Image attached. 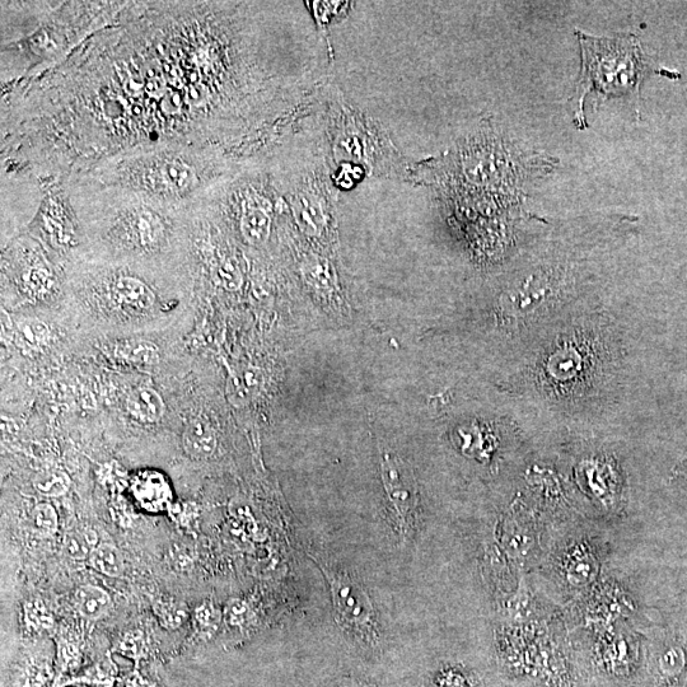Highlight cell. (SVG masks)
<instances>
[{
    "instance_id": "1",
    "label": "cell",
    "mask_w": 687,
    "mask_h": 687,
    "mask_svg": "<svg viewBox=\"0 0 687 687\" xmlns=\"http://www.w3.org/2000/svg\"><path fill=\"white\" fill-rule=\"evenodd\" d=\"M321 118L330 167L340 163L361 166L369 176L409 177L410 167L385 130L354 109L333 87L325 88Z\"/></svg>"
},
{
    "instance_id": "2",
    "label": "cell",
    "mask_w": 687,
    "mask_h": 687,
    "mask_svg": "<svg viewBox=\"0 0 687 687\" xmlns=\"http://www.w3.org/2000/svg\"><path fill=\"white\" fill-rule=\"evenodd\" d=\"M581 45L582 68L577 83L574 124L588 128L584 101L592 93L607 97H628L637 106L639 115L640 86L647 65L644 64L638 37L625 35L604 39L576 32Z\"/></svg>"
},
{
    "instance_id": "3",
    "label": "cell",
    "mask_w": 687,
    "mask_h": 687,
    "mask_svg": "<svg viewBox=\"0 0 687 687\" xmlns=\"http://www.w3.org/2000/svg\"><path fill=\"white\" fill-rule=\"evenodd\" d=\"M330 586L336 616L341 626L366 644L378 640L377 615L368 593L348 574L336 572L311 554Z\"/></svg>"
},
{
    "instance_id": "4",
    "label": "cell",
    "mask_w": 687,
    "mask_h": 687,
    "mask_svg": "<svg viewBox=\"0 0 687 687\" xmlns=\"http://www.w3.org/2000/svg\"><path fill=\"white\" fill-rule=\"evenodd\" d=\"M381 471L395 530L408 539L415 530L418 509V490L413 472L400 457L390 453L382 455Z\"/></svg>"
},
{
    "instance_id": "5",
    "label": "cell",
    "mask_w": 687,
    "mask_h": 687,
    "mask_svg": "<svg viewBox=\"0 0 687 687\" xmlns=\"http://www.w3.org/2000/svg\"><path fill=\"white\" fill-rule=\"evenodd\" d=\"M139 188L152 191L154 195L174 198L189 193V189L199 186V172L189 163V158H149L148 168H144Z\"/></svg>"
},
{
    "instance_id": "6",
    "label": "cell",
    "mask_w": 687,
    "mask_h": 687,
    "mask_svg": "<svg viewBox=\"0 0 687 687\" xmlns=\"http://www.w3.org/2000/svg\"><path fill=\"white\" fill-rule=\"evenodd\" d=\"M182 443L185 452L194 460H208L217 450L216 432L204 419L196 418L186 425Z\"/></svg>"
},
{
    "instance_id": "7",
    "label": "cell",
    "mask_w": 687,
    "mask_h": 687,
    "mask_svg": "<svg viewBox=\"0 0 687 687\" xmlns=\"http://www.w3.org/2000/svg\"><path fill=\"white\" fill-rule=\"evenodd\" d=\"M112 296L119 305L135 311H147L156 301L152 289L142 280L132 277L116 280L112 285Z\"/></svg>"
},
{
    "instance_id": "8",
    "label": "cell",
    "mask_w": 687,
    "mask_h": 687,
    "mask_svg": "<svg viewBox=\"0 0 687 687\" xmlns=\"http://www.w3.org/2000/svg\"><path fill=\"white\" fill-rule=\"evenodd\" d=\"M126 406L135 418L143 422H158L165 414V403L161 395L152 389L133 391L126 401Z\"/></svg>"
},
{
    "instance_id": "9",
    "label": "cell",
    "mask_w": 687,
    "mask_h": 687,
    "mask_svg": "<svg viewBox=\"0 0 687 687\" xmlns=\"http://www.w3.org/2000/svg\"><path fill=\"white\" fill-rule=\"evenodd\" d=\"M79 614L87 620H98L111 609L112 601L109 593L96 586H83L76 595Z\"/></svg>"
},
{
    "instance_id": "10",
    "label": "cell",
    "mask_w": 687,
    "mask_h": 687,
    "mask_svg": "<svg viewBox=\"0 0 687 687\" xmlns=\"http://www.w3.org/2000/svg\"><path fill=\"white\" fill-rule=\"evenodd\" d=\"M90 562L98 573L111 578L123 576L125 570L124 556L110 542H102L90 555Z\"/></svg>"
},
{
    "instance_id": "11",
    "label": "cell",
    "mask_w": 687,
    "mask_h": 687,
    "mask_svg": "<svg viewBox=\"0 0 687 687\" xmlns=\"http://www.w3.org/2000/svg\"><path fill=\"white\" fill-rule=\"evenodd\" d=\"M69 486V476L63 471L46 472L35 480L37 492L50 498L62 497L68 492Z\"/></svg>"
},
{
    "instance_id": "12",
    "label": "cell",
    "mask_w": 687,
    "mask_h": 687,
    "mask_svg": "<svg viewBox=\"0 0 687 687\" xmlns=\"http://www.w3.org/2000/svg\"><path fill=\"white\" fill-rule=\"evenodd\" d=\"M114 674L109 668H104L101 665H96L90 668V670L84 672V674L73 677L68 681L63 682L60 687L65 685H88L95 687H111L114 685Z\"/></svg>"
},
{
    "instance_id": "13",
    "label": "cell",
    "mask_w": 687,
    "mask_h": 687,
    "mask_svg": "<svg viewBox=\"0 0 687 687\" xmlns=\"http://www.w3.org/2000/svg\"><path fill=\"white\" fill-rule=\"evenodd\" d=\"M217 278L222 287L228 291H237L242 284V271L236 259H226L219 264L217 269Z\"/></svg>"
},
{
    "instance_id": "14",
    "label": "cell",
    "mask_w": 687,
    "mask_h": 687,
    "mask_svg": "<svg viewBox=\"0 0 687 687\" xmlns=\"http://www.w3.org/2000/svg\"><path fill=\"white\" fill-rule=\"evenodd\" d=\"M34 521L36 530L44 536L54 535L58 530V514L49 503H41L35 508Z\"/></svg>"
},
{
    "instance_id": "15",
    "label": "cell",
    "mask_w": 687,
    "mask_h": 687,
    "mask_svg": "<svg viewBox=\"0 0 687 687\" xmlns=\"http://www.w3.org/2000/svg\"><path fill=\"white\" fill-rule=\"evenodd\" d=\"M65 553L73 560H86L90 554L88 537L78 531H69L64 539Z\"/></svg>"
},
{
    "instance_id": "16",
    "label": "cell",
    "mask_w": 687,
    "mask_h": 687,
    "mask_svg": "<svg viewBox=\"0 0 687 687\" xmlns=\"http://www.w3.org/2000/svg\"><path fill=\"white\" fill-rule=\"evenodd\" d=\"M685 656L680 649H670L660 660V670L667 677L680 675L685 668Z\"/></svg>"
},
{
    "instance_id": "17",
    "label": "cell",
    "mask_w": 687,
    "mask_h": 687,
    "mask_svg": "<svg viewBox=\"0 0 687 687\" xmlns=\"http://www.w3.org/2000/svg\"><path fill=\"white\" fill-rule=\"evenodd\" d=\"M21 331L25 339L31 344L44 343L48 339V327L42 325L40 321H25L21 325Z\"/></svg>"
},
{
    "instance_id": "18",
    "label": "cell",
    "mask_w": 687,
    "mask_h": 687,
    "mask_svg": "<svg viewBox=\"0 0 687 687\" xmlns=\"http://www.w3.org/2000/svg\"><path fill=\"white\" fill-rule=\"evenodd\" d=\"M432 687H470L464 676L456 671H446L433 680Z\"/></svg>"
},
{
    "instance_id": "19",
    "label": "cell",
    "mask_w": 687,
    "mask_h": 687,
    "mask_svg": "<svg viewBox=\"0 0 687 687\" xmlns=\"http://www.w3.org/2000/svg\"><path fill=\"white\" fill-rule=\"evenodd\" d=\"M132 354L140 362L153 364L157 362V349L151 344H138L133 350Z\"/></svg>"
},
{
    "instance_id": "20",
    "label": "cell",
    "mask_w": 687,
    "mask_h": 687,
    "mask_svg": "<svg viewBox=\"0 0 687 687\" xmlns=\"http://www.w3.org/2000/svg\"><path fill=\"white\" fill-rule=\"evenodd\" d=\"M123 687H153V686L149 685L148 682L144 681L142 679V677H140L139 675H134L132 677H128V679H126L124 681Z\"/></svg>"
},
{
    "instance_id": "21",
    "label": "cell",
    "mask_w": 687,
    "mask_h": 687,
    "mask_svg": "<svg viewBox=\"0 0 687 687\" xmlns=\"http://www.w3.org/2000/svg\"><path fill=\"white\" fill-rule=\"evenodd\" d=\"M340 687H372L364 684H358V682H349V684L341 685Z\"/></svg>"
},
{
    "instance_id": "22",
    "label": "cell",
    "mask_w": 687,
    "mask_h": 687,
    "mask_svg": "<svg viewBox=\"0 0 687 687\" xmlns=\"http://www.w3.org/2000/svg\"><path fill=\"white\" fill-rule=\"evenodd\" d=\"M682 474H684V476H686L687 479V466L682 467Z\"/></svg>"
}]
</instances>
